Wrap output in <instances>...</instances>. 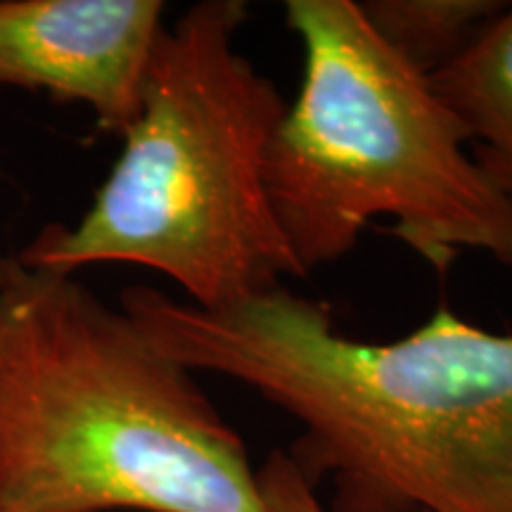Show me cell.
<instances>
[{
  "label": "cell",
  "mask_w": 512,
  "mask_h": 512,
  "mask_svg": "<svg viewBox=\"0 0 512 512\" xmlns=\"http://www.w3.org/2000/svg\"><path fill=\"white\" fill-rule=\"evenodd\" d=\"M121 311L192 373L290 415L292 458L332 479V512H512V335L439 306L411 335L361 342L285 285L221 309L136 285Z\"/></svg>",
  "instance_id": "cell-1"
},
{
  "label": "cell",
  "mask_w": 512,
  "mask_h": 512,
  "mask_svg": "<svg viewBox=\"0 0 512 512\" xmlns=\"http://www.w3.org/2000/svg\"><path fill=\"white\" fill-rule=\"evenodd\" d=\"M162 31L159 0H0V86L81 102L124 136Z\"/></svg>",
  "instance_id": "cell-5"
},
{
  "label": "cell",
  "mask_w": 512,
  "mask_h": 512,
  "mask_svg": "<svg viewBox=\"0 0 512 512\" xmlns=\"http://www.w3.org/2000/svg\"><path fill=\"white\" fill-rule=\"evenodd\" d=\"M430 83L463 126L479 171L512 211V3Z\"/></svg>",
  "instance_id": "cell-6"
},
{
  "label": "cell",
  "mask_w": 512,
  "mask_h": 512,
  "mask_svg": "<svg viewBox=\"0 0 512 512\" xmlns=\"http://www.w3.org/2000/svg\"><path fill=\"white\" fill-rule=\"evenodd\" d=\"M375 34L427 79L448 67L486 24L501 0H363Z\"/></svg>",
  "instance_id": "cell-7"
},
{
  "label": "cell",
  "mask_w": 512,
  "mask_h": 512,
  "mask_svg": "<svg viewBox=\"0 0 512 512\" xmlns=\"http://www.w3.org/2000/svg\"><path fill=\"white\" fill-rule=\"evenodd\" d=\"M261 512L256 467L181 363L69 273L0 285V512Z\"/></svg>",
  "instance_id": "cell-2"
},
{
  "label": "cell",
  "mask_w": 512,
  "mask_h": 512,
  "mask_svg": "<svg viewBox=\"0 0 512 512\" xmlns=\"http://www.w3.org/2000/svg\"><path fill=\"white\" fill-rule=\"evenodd\" d=\"M245 0H202L164 27L124 150L74 228L48 223L27 271L133 264L221 309L306 278L275 221L266 159L287 102L238 50Z\"/></svg>",
  "instance_id": "cell-3"
},
{
  "label": "cell",
  "mask_w": 512,
  "mask_h": 512,
  "mask_svg": "<svg viewBox=\"0 0 512 512\" xmlns=\"http://www.w3.org/2000/svg\"><path fill=\"white\" fill-rule=\"evenodd\" d=\"M261 512H328L318 498L316 482L285 448H273L256 467Z\"/></svg>",
  "instance_id": "cell-8"
},
{
  "label": "cell",
  "mask_w": 512,
  "mask_h": 512,
  "mask_svg": "<svg viewBox=\"0 0 512 512\" xmlns=\"http://www.w3.org/2000/svg\"><path fill=\"white\" fill-rule=\"evenodd\" d=\"M285 17L304 74L268 150L266 190L302 273L344 259L373 219H392L389 233L437 273L465 249L512 266V211L430 79L356 0H287Z\"/></svg>",
  "instance_id": "cell-4"
},
{
  "label": "cell",
  "mask_w": 512,
  "mask_h": 512,
  "mask_svg": "<svg viewBox=\"0 0 512 512\" xmlns=\"http://www.w3.org/2000/svg\"><path fill=\"white\" fill-rule=\"evenodd\" d=\"M15 268H17L15 256H5L3 252H0V285H3L5 280L15 273Z\"/></svg>",
  "instance_id": "cell-9"
}]
</instances>
